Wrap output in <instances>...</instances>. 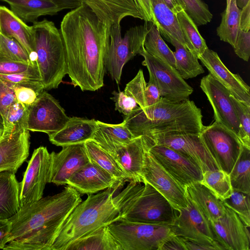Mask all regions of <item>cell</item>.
<instances>
[{
	"instance_id": "cell-1",
	"label": "cell",
	"mask_w": 250,
	"mask_h": 250,
	"mask_svg": "<svg viewBox=\"0 0 250 250\" xmlns=\"http://www.w3.org/2000/svg\"><path fill=\"white\" fill-rule=\"evenodd\" d=\"M109 29L83 3L62 18L59 30L67 74L74 87L95 91L104 86Z\"/></svg>"
},
{
	"instance_id": "cell-2",
	"label": "cell",
	"mask_w": 250,
	"mask_h": 250,
	"mask_svg": "<svg viewBox=\"0 0 250 250\" xmlns=\"http://www.w3.org/2000/svg\"><path fill=\"white\" fill-rule=\"evenodd\" d=\"M67 186L60 192L24 205L9 219L11 229L3 250H50L64 221L81 202Z\"/></svg>"
},
{
	"instance_id": "cell-3",
	"label": "cell",
	"mask_w": 250,
	"mask_h": 250,
	"mask_svg": "<svg viewBox=\"0 0 250 250\" xmlns=\"http://www.w3.org/2000/svg\"><path fill=\"white\" fill-rule=\"evenodd\" d=\"M201 109L193 101L173 102L161 97L151 106H138L123 123L135 137L155 134H200L203 128Z\"/></svg>"
},
{
	"instance_id": "cell-4",
	"label": "cell",
	"mask_w": 250,
	"mask_h": 250,
	"mask_svg": "<svg viewBox=\"0 0 250 250\" xmlns=\"http://www.w3.org/2000/svg\"><path fill=\"white\" fill-rule=\"evenodd\" d=\"M117 188H109L95 195L88 194L64 221L50 250H65L77 239L120 220L113 200Z\"/></svg>"
},
{
	"instance_id": "cell-5",
	"label": "cell",
	"mask_w": 250,
	"mask_h": 250,
	"mask_svg": "<svg viewBox=\"0 0 250 250\" xmlns=\"http://www.w3.org/2000/svg\"><path fill=\"white\" fill-rule=\"evenodd\" d=\"M142 183L129 182L113 197L119 211V221L171 225L176 210L151 185Z\"/></svg>"
},
{
	"instance_id": "cell-6",
	"label": "cell",
	"mask_w": 250,
	"mask_h": 250,
	"mask_svg": "<svg viewBox=\"0 0 250 250\" xmlns=\"http://www.w3.org/2000/svg\"><path fill=\"white\" fill-rule=\"evenodd\" d=\"M36 62L44 89L57 88L67 74L64 48L60 30L44 19L32 26Z\"/></svg>"
},
{
	"instance_id": "cell-7",
	"label": "cell",
	"mask_w": 250,
	"mask_h": 250,
	"mask_svg": "<svg viewBox=\"0 0 250 250\" xmlns=\"http://www.w3.org/2000/svg\"><path fill=\"white\" fill-rule=\"evenodd\" d=\"M148 29V22L145 21L143 25L129 28L122 37L121 25L109 27L105 68L117 84L120 83L124 65L144 47Z\"/></svg>"
},
{
	"instance_id": "cell-8",
	"label": "cell",
	"mask_w": 250,
	"mask_h": 250,
	"mask_svg": "<svg viewBox=\"0 0 250 250\" xmlns=\"http://www.w3.org/2000/svg\"><path fill=\"white\" fill-rule=\"evenodd\" d=\"M108 228L123 250H159L173 234L171 225L118 221Z\"/></svg>"
},
{
	"instance_id": "cell-9",
	"label": "cell",
	"mask_w": 250,
	"mask_h": 250,
	"mask_svg": "<svg viewBox=\"0 0 250 250\" xmlns=\"http://www.w3.org/2000/svg\"><path fill=\"white\" fill-rule=\"evenodd\" d=\"M147 147L152 144L167 146L195 163L202 172L221 169L200 134L167 133L142 136Z\"/></svg>"
},
{
	"instance_id": "cell-10",
	"label": "cell",
	"mask_w": 250,
	"mask_h": 250,
	"mask_svg": "<svg viewBox=\"0 0 250 250\" xmlns=\"http://www.w3.org/2000/svg\"><path fill=\"white\" fill-rule=\"evenodd\" d=\"M139 54L144 58L142 64L146 66L148 71L149 82L157 85L162 97L173 102L189 99L193 88L175 67L149 54L144 47Z\"/></svg>"
},
{
	"instance_id": "cell-11",
	"label": "cell",
	"mask_w": 250,
	"mask_h": 250,
	"mask_svg": "<svg viewBox=\"0 0 250 250\" xmlns=\"http://www.w3.org/2000/svg\"><path fill=\"white\" fill-rule=\"evenodd\" d=\"M200 135L221 169L229 174L243 146L238 137L215 121L204 125Z\"/></svg>"
},
{
	"instance_id": "cell-12",
	"label": "cell",
	"mask_w": 250,
	"mask_h": 250,
	"mask_svg": "<svg viewBox=\"0 0 250 250\" xmlns=\"http://www.w3.org/2000/svg\"><path fill=\"white\" fill-rule=\"evenodd\" d=\"M51 167V154L46 147L40 146L34 150L20 183L21 207L42 197L45 187L49 183Z\"/></svg>"
},
{
	"instance_id": "cell-13",
	"label": "cell",
	"mask_w": 250,
	"mask_h": 250,
	"mask_svg": "<svg viewBox=\"0 0 250 250\" xmlns=\"http://www.w3.org/2000/svg\"><path fill=\"white\" fill-rule=\"evenodd\" d=\"M27 130L48 135L61 129L70 119L59 102L43 91L28 107Z\"/></svg>"
},
{
	"instance_id": "cell-14",
	"label": "cell",
	"mask_w": 250,
	"mask_h": 250,
	"mask_svg": "<svg viewBox=\"0 0 250 250\" xmlns=\"http://www.w3.org/2000/svg\"><path fill=\"white\" fill-rule=\"evenodd\" d=\"M143 183L146 182L170 203L177 211L188 206L185 189L157 162L148 151L142 170Z\"/></svg>"
},
{
	"instance_id": "cell-15",
	"label": "cell",
	"mask_w": 250,
	"mask_h": 250,
	"mask_svg": "<svg viewBox=\"0 0 250 250\" xmlns=\"http://www.w3.org/2000/svg\"><path fill=\"white\" fill-rule=\"evenodd\" d=\"M188 205L177 211L171 225L174 235L212 245L217 250H224L215 240L209 221L195 204L187 197Z\"/></svg>"
},
{
	"instance_id": "cell-16",
	"label": "cell",
	"mask_w": 250,
	"mask_h": 250,
	"mask_svg": "<svg viewBox=\"0 0 250 250\" xmlns=\"http://www.w3.org/2000/svg\"><path fill=\"white\" fill-rule=\"evenodd\" d=\"M147 148L157 162L184 188L201 181V169L189 158L162 145L152 144Z\"/></svg>"
},
{
	"instance_id": "cell-17",
	"label": "cell",
	"mask_w": 250,
	"mask_h": 250,
	"mask_svg": "<svg viewBox=\"0 0 250 250\" xmlns=\"http://www.w3.org/2000/svg\"><path fill=\"white\" fill-rule=\"evenodd\" d=\"M200 87L212 107L215 121L228 128L238 138L239 123L230 92L210 74L202 78Z\"/></svg>"
},
{
	"instance_id": "cell-18",
	"label": "cell",
	"mask_w": 250,
	"mask_h": 250,
	"mask_svg": "<svg viewBox=\"0 0 250 250\" xmlns=\"http://www.w3.org/2000/svg\"><path fill=\"white\" fill-rule=\"evenodd\" d=\"M209 222L215 240L224 250H250V227L232 209L227 207L224 216Z\"/></svg>"
},
{
	"instance_id": "cell-19",
	"label": "cell",
	"mask_w": 250,
	"mask_h": 250,
	"mask_svg": "<svg viewBox=\"0 0 250 250\" xmlns=\"http://www.w3.org/2000/svg\"><path fill=\"white\" fill-rule=\"evenodd\" d=\"M211 76L227 88L238 101L250 105V87L238 74L231 72L217 53L208 48L199 56Z\"/></svg>"
},
{
	"instance_id": "cell-20",
	"label": "cell",
	"mask_w": 250,
	"mask_h": 250,
	"mask_svg": "<svg viewBox=\"0 0 250 250\" xmlns=\"http://www.w3.org/2000/svg\"><path fill=\"white\" fill-rule=\"evenodd\" d=\"M52 167L49 183L56 185L67 184L72 175L90 160L83 144L62 147L58 153H51Z\"/></svg>"
},
{
	"instance_id": "cell-21",
	"label": "cell",
	"mask_w": 250,
	"mask_h": 250,
	"mask_svg": "<svg viewBox=\"0 0 250 250\" xmlns=\"http://www.w3.org/2000/svg\"><path fill=\"white\" fill-rule=\"evenodd\" d=\"M67 185L81 194H92L109 188L122 185L110 173L91 162L86 164L69 178Z\"/></svg>"
},
{
	"instance_id": "cell-22",
	"label": "cell",
	"mask_w": 250,
	"mask_h": 250,
	"mask_svg": "<svg viewBox=\"0 0 250 250\" xmlns=\"http://www.w3.org/2000/svg\"><path fill=\"white\" fill-rule=\"evenodd\" d=\"M147 149L142 136L135 137L129 143L109 152L126 175L127 182L143 183L142 170Z\"/></svg>"
},
{
	"instance_id": "cell-23",
	"label": "cell",
	"mask_w": 250,
	"mask_h": 250,
	"mask_svg": "<svg viewBox=\"0 0 250 250\" xmlns=\"http://www.w3.org/2000/svg\"><path fill=\"white\" fill-rule=\"evenodd\" d=\"M29 131L27 129L2 135L0 139V172H17L29 155Z\"/></svg>"
},
{
	"instance_id": "cell-24",
	"label": "cell",
	"mask_w": 250,
	"mask_h": 250,
	"mask_svg": "<svg viewBox=\"0 0 250 250\" xmlns=\"http://www.w3.org/2000/svg\"><path fill=\"white\" fill-rule=\"evenodd\" d=\"M107 27L120 25L126 17L143 20L133 0H81Z\"/></svg>"
},
{
	"instance_id": "cell-25",
	"label": "cell",
	"mask_w": 250,
	"mask_h": 250,
	"mask_svg": "<svg viewBox=\"0 0 250 250\" xmlns=\"http://www.w3.org/2000/svg\"><path fill=\"white\" fill-rule=\"evenodd\" d=\"M97 129V120L73 117L60 130L49 135L50 142L60 146L84 144L92 140Z\"/></svg>"
},
{
	"instance_id": "cell-26",
	"label": "cell",
	"mask_w": 250,
	"mask_h": 250,
	"mask_svg": "<svg viewBox=\"0 0 250 250\" xmlns=\"http://www.w3.org/2000/svg\"><path fill=\"white\" fill-rule=\"evenodd\" d=\"M0 33L18 41L27 52L32 62L36 64L32 26L27 25L4 6H0Z\"/></svg>"
},
{
	"instance_id": "cell-27",
	"label": "cell",
	"mask_w": 250,
	"mask_h": 250,
	"mask_svg": "<svg viewBox=\"0 0 250 250\" xmlns=\"http://www.w3.org/2000/svg\"><path fill=\"white\" fill-rule=\"evenodd\" d=\"M186 195L209 221L224 216L227 207L223 200L218 198L200 182L193 183L185 188Z\"/></svg>"
},
{
	"instance_id": "cell-28",
	"label": "cell",
	"mask_w": 250,
	"mask_h": 250,
	"mask_svg": "<svg viewBox=\"0 0 250 250\" xmlns=\"http://www.w3.org/2000/svg\"><path fill=\"white\" fill-rule=\"evenodd\" d=\"M150 1L154 19L153 23L157 25L161 35L167 42L169 39L173 38L189 49L176 15L163 0H150Z\"/></svg>"
},
{
	"instance_id": "cell-29",
	"label": "cell",
	"mask_w": 250,
	"mask_h": 250,
	"mask_svg": "<svg viewBox=\"0 0 250 250\" xmlns=\"http://www.w3.org/2000/svg\"><path fill=\"white\" fill-rule=\"evenodd\" d=\"M20 183L15 173L9 170L0 172V218L9 219L21 208Z\"/></svg>"
},
{
	"instance_id": "cell-30",
	"label": "cell",
	"mask_w": 250,
	"mask_h": 250,
	"mask_svg": "<svg viewBox=\"0 0 250 250\" xmlns=\"http://www.w3.org/2000/svg\"><path fill=\"white\" fill-rule=\"evenodd\" d=\"M135 138L123 122L111 124L97 121V129L92 140L107 152L126 145Z\"/></svg>"
},
{
	"instance_id": "cell-31",
	"label": "cell",
	"mask_w": 250,
	"mask_h": 250,
	"mask_svg": "<svg viewBox=\"0 0 250 250\" xmlns=\"http://www.w3.org/2000/svg\"><path fill=\"white\" fill-rule=\"evenodd\" d=\"M1 0L8 3L11 10L25 23H34L41 16L56 15L62 11L51 0Z\"/></svg>"
},
{
	"instance_id": "cell-32",
	"label": "cell",
	"mask_w": 250,
	"mask_h": 250,
	"mask_svg": "<svg viewBox=\"0 0 250 250\" xmlns=\"http://www.w3.org/2000/svg\"><path fill=\"white\" fill-rule=\"evenodd\" d=\"M65 250H123L107 226L77 239L70 244Z\"/></svg>"
},
{
	"instance_id": "cell-33",
	"label": "cell",
	"mask_w": 250,
	"mask_h": 250,
	"mask_svg": "<svg viewBox=\"0 0 250 250\" xmlns=\"http://www.w3.org/2000/svg\"><path fill=\"white\" fill-rule=\"evenodd\" d=\"M168 42L175 47V68L184 79L195 78L204 73L198 58L193 52L173 38L169 39Z\"/></svg>"
},
{
	"instance_id": "cell-34",
	"label": "cell",
	"mask_w": 250,
	"mask_h": 250,
	"mask_svg": "<svg viewBox=\"0 0 250 250\" xmlns=\"http://www.w3.org/2000/svg\"><path fill=\"white\" fill-rule=\"evenodd\" d=\"M83 144L90 162L110 173L122 185L127 182L126 174L110 154L92 140L86 141Z\"/></svg>"
},
{
	"instance_id": "cell-35",
	"label": "cell",
	"mask_w": 250,
	"mask_h": 250,
	"mask_svg": "<svg viewBox=\"0 0 250 250\" xmlns=\"http://www.w3.org/2000/svg\"><path fill=\"white\" fill-rule=\"evenodd\" d=\"M148 23V32L144 42L145 50L150 55L175 67L173 52L164 42L157 25L152 22Z\"/></svg>"
},
{
	"instance_id": "cell-36",
	"label": "cell",
	"mask_w": 250,
	"mask_h": 250,
	"mask_svg": "<svg viewBox=\"0 0 250 250\" xmlns=\"http://www.w3.org/2000/svg\"><path fill=\"white\" fill-rule=\"evenodd\" d=\"M233 190L250 195V148L242 146L229 174Z\"/></svg>"
},
{
	"instance_id": "cell-37",
	"label": "cell",
	"mask_w": 250,
	"mask_h": 250,
	"mask_svg": "<svg viewBox=\"0 0 250 250\" xmlns=\"http://www.w3.org/2000/svg\"><path fill=\"white\" fill-rule=\"evenodd\" d=\"M176 15L189 49L199 58L208 48L205 40L199 33L196 25L184 10Z\"/></svg>"
},
{
	"instance_id": "cell-38",
	"label": "cell",
	"mask_w": 250,
	"mask_h": 250,
	"mask_svg": "<svg viewBox=\"0 0 250 250\" xmlns=\"http://www.w3.org/2000/svg\"><path fill=\"white\" fill-rule=\"evenodd\" d=\"M200 182L222 200L229 198L233 192L229 175L222 169L203 172Z\"/></svg>"
},
{
	"instance_id": "cell-39",
	"label": "cell",
	"mask_w": 250,
	"mask_h": 250,
	"mask_svg": "<svg viewBox=\"0 0 250 250\" xmlns=\"http://www.w3.org/2000/svg\"><path fill=\"white\" fill-rule=\"evenodd\" d=\"M240 10L236 4V0H232L229 13H222L221 21L217 28V35L220 39L234 46L239 28Z\"/></svg>"
},
{
	"instance_id": "cell-40",
	"label": "cell",
	"mask_w": 250,
	"mask_h": 250,
	"mask_svg": "<svg viewBox=\"0 0 250 250\" xmlns=\"http://www.w3.org/2000/svg\"><path fill=\"white\" fill-rule=\"evenodd\" d=\"M28 108L17 101L8 109L2 120V135L27 130Z\"/></svg>"
},
{
	"instance_id": "cell-41",
	"label": "cell",
	"mask_w": 250,
	"mask_h": 250,
	"mask_svg": "<svg viewBox=\"0 0 250 250\" xmlns=\"http://www.w3.org/2000/svg\"><path fill=\"white\" fill-rule=\"evenodd\" d=\"M0 57L14 61L36 64L32 62L27 52L18 41L0 33Z\"/></svg>"
},
{
	"instance_id": "cell-42",
	"label": "cell",
	"mask_w": 250,
	"mask_h": 250,
	"mask_svg": "<svg viewBox=\"0 0 250 250\" xmlns=\"http://www.w3.org/2000/svg\"><path fill=\"white\" fill-rule=\"evenodd\" d=\"M250 194L233 190L231 195L223 200L225 205L234 211L243 223L250 226Z\"/></svg>"
},
{
	"instance_id": "cell-43",
	"label": "cell",
	"mask_w": 250,
	"mask_h": 250,
	"mask_svg": "<svg viewBox=\"0 0 250 250\" xmlns=\"http://www.w3.org/2000/svg\"><path fill=\"white\" fill-rule=\"evenodd\" d=\"M239 123L238 138L243 146L250 148V105L230 96Z\"/></svg>"
},
{
	"instance_id": "cell-44",
	"label": "cell",
	"mask_w": 250,
	"mask_h": 250,
	"mask_svg": "<svg viewBox=\"0 0 250 250\" xmlns=\"http://www.w3.org/2000/svg\"><path fill=\"white\" fill-rule=\"evenodd\" d=\"M0 79L11 83L32 87L40 92L44 88L37 66L26 71L8 75L0 74Z\"/></svg>"
},
{
	"instance_id": "cell-45",
	"label": "cell",
	"mask_w": 250,
	"mask_h": 250,
	"mask_svg": "<svg viewBox=\"0 0 250 250\" xmlns=\"http://www.w3.org/2000/svg\"><path fill=\"white\" fill-rule=\"evenodd\" d=\"M185 11L197 26L210 22L213 15L208 5L202 0H182Z\"/></svg>"
},
{
	"instance_id": "cell-46",
	"label": "cell",
	"mask_w": 250,
	"mask_h": 250,
	"mask_svg": "<svg viewBox=\"0 0 250 250\" xmlns=\"http://www.w3.org/2000/svg\"><path fill=\"white\" fill-rule=\"evenodd\" d=\"M147 83L143 71L140 69L135 77L126 85L124 92L132 97L141 108L146 107L145 93Z\"/></svg>"
},
{
	"instance_id": "cell-47",
	"label": "cell",
	"mask_w": 250,
	"mask_h": 250,
	"mask_svg": "<svg viewBox=\"0 0 250 250\" xmlns=\"http://www.w3.org/2000/svg\"><path fill=\"white\" fill-rule=\"evenodd\" d=\"M16 102L13 83L0 79V128L2 129L3 118L8 109Z\"/></svg>"
},
{
	"instance_id": "cell-48",
	"label": "cell",
	"mask_w": 250,
	"mask_h": 250,
	"mask_svg": "<svg viewBox=\"0 0 250 250\" xmlns=\"http://www.w3.org/2000/svg\"><path fill=\"white\" fill-rule=\"evenodd\" d=\"M111 99L115 103V110L122 113L125 116L130 114L138 106L136 101L124 91H113Z\"/></svg>"
},
{
	"instance_id": "cell-49",
	"label": "cell",
	"mask_w": 250,
	"mask_h": 250,
	"mask_svg": "<svg viewBox=\"0 0 250 250\" xmlns=\"http://www.w3.org/2000/svg\"><path fill=\"white\" fill-rule=\"evenodd\" d=\"M13 89L17 101L27 107L35 103L42 93L32 87L15 83Z\"/></svg>"
},
{
	"instance_id": "cell-50",
	"label": "cell",
	"mask_w": 250,
	"mask_h": 250,
	"mask_svg": "<svg viewBox=\"0 0 250 250\" xmlns=\"http://www.w3.org/2000/svg\"><path fill=\"white\" fill-rule=\"evenodd\" d=\"M235 53L245 61H248L250 56V31L239 30L233 46Z\"/></svg>"
},
{
	"instance_id": "cell-51",
	"label": "cell",
	"mask_w": 250,
	"mask_h": 250,
	"mask_svg": "<svg viewBox=\"0 0 250 250\" xmlns=\"http://www.w3.org/2000/svg\"><path fill=\"white\" fill-rule=\"evenodd\" d=\"M35 64L14 61L0 57V74L8 75L23 72L28 70Z\"/></svg>"
},
{
	"instance_id": "cell-52",
	"label": "cell",
	"mask_w": 250,
	"mask_h": 250,
	"mask_svg": "<svg viewBox=\"0 0 250 250\" xmlns=\"http://www.w3.org/2000/svg\"><path fill=\"white\" fill-rule=\"evenodd\" d=\"M161 97L159 89L157 85L153 83L148 82L146 88V107L154 104L159 101Z\"/></svg>"
},
{
	"instance_id": "cell-53",
	"label": "cell",
	"mask_w": 250,
	"mask_h": 250,
	"mask_svg": "<svg viewBox=\"0 0 250 250\" xmlns=\"http://www.w3.org/2000/svg\"><path fill=\"white\" fill-rule=\"evenodd\" d=\"M133 1L143 17V20L147 22H153V16L150 0H133Z\"/></svg>"
},
{
	"instance_id": "cell-54",
	"label": "cell",
	"mask_w": 250,
	"mask_h": 250,
	"mask_svg": "<svg viewBox=\"0 0 250 250\" xmlns=\"http://www.w3.org/2000/svg\"><path fill=\"white\" fill-rule=\"evenodd\" d=\"M11 222L9 219L0 218V249H3L9 242Z\"/></svg>"
},
{
	"instance_id": "cell-55",
	"label": "cell",
	"mask_w": 250,
	"mask_h": 250,
	"mask_svg": "<svg viewBox=\"0 0 250 250\" xmlns=\"http://www.w3.org/2000/svg\"><path fill=\"white\" fill-rule=\"evenodd\" d=\"M179 237L186 250H217V248L212 245Z\"/></svg>"
},
{
	"instance_id": "cell-56",
	"label": "cell",
	"mask_w": 250,
	"mask_h": 250,
	"mask_svg": "<svg viewBox=\"0 0 250 250\" xmlns=\"http://www.w3.org/2000/svg\"><path fill=\"white\" fill-rule=\"evenodd\" d=\"M159 250H186L180 238L174 234L167 239Z\"/></svg>"
},
{
	"instance_id": "cell-57",
	"label": "cell",
	"mask_w": 250,
	"mask_h": 250,
	"mask_svg": "<svg viewBox=\"0 0 250 250\" xmlns=\"http://www.w3.org/2000/svg\"><path fill=\"white\" fill-rule=\"evenodd\" d=\"M239 28L244 31H249L250 29V0L240 10Z\"/></svg>"
},
{
	"instance_id": "cell-58",
	"label": "cell",
	"mask_w": 250,
	"mask_h": 250,
	"mask_svg": "<svg viewBox=\"0 0 250 250\" xmlns=\"http://www.w3.org/2000/svg\"><path fill=\"white\" fill-rule=\"evenodd\" d=\"M61 9H73L80 6L82 3L81 0H51Z\"/></svg>"
},
{
	"instance_id": "cell-59",
	"label": "cell",
	"mask_w": 250,
	"mask_h": 250,
	"mask_svg": "<svg viewBox=\"0 0 250 250\" xmlns=\"http://www.w3.org/2000/svg\"><path fill=\"white\" fill-rule=\"evenodd\" d=\"M172 12L176 15L184 10L185 5L182 0H163Z\"/></svg>"
},
{
	"instance_id": "cell-60",
	"label": "cell",
	"mask_w": 250,
	"mask_h": 250,
	"mask_svg": "<svg viewBox=\"0 0 250 250\" xmlns=\"http://www.w3.org/2000/svg\"><path fill=\"white\" fill-rule=\"evenodd\" d=\"M250 0H236V4L240 9L243 8Z\"/></svg>"
},
{
	"instance_id": "cell-61",
	"label": "cell",
	"mask_w": 250,
	"mask_h": 250,
	"mask_svg": "<svg viewBox=\"0 0 250 250\" xmlns=\"http://www.w3.org/2000/svg\"><path fill=\"white\" fill-rule=\"evenodd\" d=\"M231 1H232V0H226V2H227L226 8L225 11L223 12L224 14L225 15H228L229 13Z\"/></svg>"
},
{
	"instance_id": "cell-62",
	"label": "cell",
	"mask_w": 250,
	"mask_h": 250,
	"mask_svg": "<svg viewBox=\"0 0 250 250\" xmlns=\"http://www.w3.org/2000/svg\"><path fill=\"white\" fill-rule=\"evenodd\" d=\"M3 133V129L1 128H0V139Z\"/></svg>"
}]
</instances>
